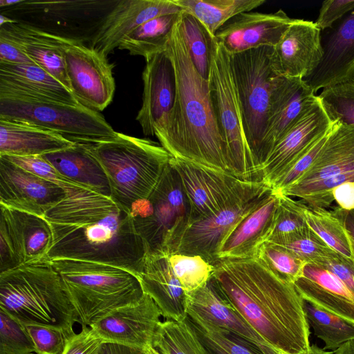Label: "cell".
Here are the masks:
<instances>
[{"mask_svg":"<svg viewBox=\"0 0 354 354\" xmlns=\"http://www.w3.org/2000/svg\"><path fill=\"white\" fill-rule=\"evenodd\" d=\"M190 204L189 224L222 207L244 182L232 174L172 158Z\"/></svg>","mask_w":354,"mask_h":354,"instance_id":"16","label":"cell"},{"mask_svg":"<svg viewBox=\"0 0 354 354\" xmlns=\"http://www.w3.org/2000/svg\"><path fill=\"white\" fill-rule=\"evenodd\" d=\"M280 194L271 189L261 203L232 230L223 243L217 260L255 258L274 225Z\"/></svg>","mask_w":354,"mask_h":354,"instance_id":"28","label":"cell"},{"mask_svg":"<svg viewBox=\"0 0 354 354\" xmlns=\"http://www.w3.org/2000/svg\"><path fill=\"white\" fill-rule=\"evenodd\" d=\"M280 194L274 225L267 241L296 233L306 227L301 201Z\"/></svg>","mask_w":354,"mask_h":354,"instance_id":"45","label":"cell"},{"mask_svg":"<svg viewBox=\"0 0 354 354\" xmlns=\"http://www.w3.org/2000/svg\"><path fill=\"white\" fill-rule=\"evenodd\" d=\"M187 319L211 354H264L240 336L210 324L192 314Z\"/></svg>","mask_w":354,"mask_h":354,"instance_id":"38","label":"cell"},{"mask_svg":"<svg viewBox=\"0 0 354 354\" xmlns=\"http://www.w3.org/2000/svg\"><path fill=\"white\" fill-rule=\"evenodd\" d=\"M329 132L317 140L301 155H300L273 183L271 188L279 192L292 185L300 179L311 167L314 160L316 159L328 137Z\"/></svg>","mask_w":354,"mask_h":354,"instance_id":"48","label":"cell"},{"mask_svg":"<svg viewBox=\"0 0 354 354\" xmlns=\"http://www.w3.org/2000/svg\"><path fill=\"white\" fill-rule=\"evenodd\" d=\"M92 150L107 176L111 198L129 212L135 202L149 198L173 158L151 140L118 132Z\"/></svg>","mask_w":354,"mask_h":354,"instance_id":"6","label":"cell"},{"mask_svg":"<svg viewBox=\"0 0 354 354\" xmlns=\"http://www.w3.org/2000/svg\"><path fill=\"white\" fill-rule=\"evenodd\" d=\"M257 258L277 276L292 283L302 275L306 265L286 248L268 241L261 245Z\"/></svg>","mask_w":354,"mask_h":354,"instance_id":"43","label":"cell"},{"mask_svg":"<svg viewBox=\"0 0 354 354\" xmlns=\"http://www.w3.org/2000/svg\"><path fill=\"white\" fill-rule=\"evenodd\" d=\"M323 57L304 79L315 93L319 89L354 78V10L322 39Z\"/></svg>","mask_w":354,"mask_h":354,"instance_id":"23","label":"cell"},{"mask_svg":"<svg viewBox=\"0 0 354 354\" xmlns=\"http://www.w3.org/2000/svg\"><path fill=\"white\" fill-rule=\"evenodd\" d=\"M66 196L63 187L0 157V205L41 217Z\"/></svg>","mask_w":354,"mask_h":354,"instance_id":"15","label":"cell"},{"mask_svg":"<svg viewBox=\"0 0 354 354\" xmlns=\"http://www.w3.org/2000/svg\"><path fill=\"white\" fill-rule=\"evenodd\" d=\"M0 63L35 64L15 41L3 35H0Z\"/></svg>","mask_w":354,"mask_h":354,"instance_id":"53","label":"cell"},{"mask_svg":"<svg viewBox=\"0 0 354 354\" xmlns=\"http://www.w3.org/2000/svg\"><path fill=\"white\" fill-rule=\"evenodd\" d=\"M332 194L339 207L347 211L354 209L353 182H346L338 185L333 189Z\"/></svg>","mask_w":354,"mask_h":354,"instance_id":"54","label":"cell"},{"mask_svg":"<svg viewBox=\"0 0 354 354\" xmlns=\"http://www.w3.org/2000/svg\"><path fill=\"white\" fill-rule=\"evenodd\" d=\"M104 342L90 326L82 327L69 336L61 354H99Z\"/></svg>","mask_w":354,"mask_h":354,"instance_id":"50","label":"cell"},{"mask_svg":"<svg viewBox=\"0 0 354 354\" xmlns=\"http://www.w3.org/2000/svg\"><path fill=\"white\" fill-rule=\"evenodd\" d=\"M334 354H354V340L348 342L337 350L333 351Z\"/></svg>","mask_w":354,"mask_h":354,"instance_id":"57","label":"cell"},{"mask_svg":"<svg viewBox=\"0 0 354 354\" xmlns=\"http://www.w3.org/2000/svg\"><path fill=\"white\" fill-rule=\"evenodd\" d=\"M317 95L297 121L275 145L263 165L261 180L270 187L273 183L313 142L333 127Z\"/></svg>","mask_w":354,"mask_h":354,"instance_id":"17","label":"cell"},{"mask_svg":"<svg viewBox=\"0 0 354 354\" xmlns=\"http://www.w3.org/2000/svg\"><path fill=\"white\" fill-rule=\"evenodd\" d=\"M59 273L82 327L92 324L144 295L140 279L131 272L102 263L50 260Z\"/></svg>","mask_w":354,"mask_h":354,"instance_id":"5","label":"cell"},{"mask_svg":"<svg viewBox=\"0 0 354 354\" xmlns=\"http://www.w3.org/2000/svg\"><path fill=\"white\" fill-rule=\"evenodd\" d=\"M144 354H160L159 352L155 349L152 345H149L143 349Z\"/></svg>","mask_w":354,"mask_h":354,"instance_id":"61","label":"cell"},{"mask_svg":"<svg viewBox=\"0 0 354 354\" xmlns=\"http://www.w3.org/2000/svg\"><path fill=\"white\" fill-rule=\"evenodd\" d=\"M167 51L174 68L176 96L165 129L157 138L160 144L174 158L228 172L209 81L192 62L178 19Z\"/></svg>","mask_w":354,"mask_h":354,"instance_id":"3","label":"cell"},{"mask_svg":"<svg viewBox=\"0 0 354 354\" xmlns=\"http://www.w3.org/2000/svg\"><path fill=\"white\" fill-rule=\"evenodd\" d=\"M0 98L79 104L66 86L35 64L0 63Z\"/></svg>","mask_w":354,"mask_h":354,"instance_id":"25","label":"cell"},{"mask_svg":"<svg viewBox=\"0 0 354 354\" xmlns=\"http://www.w3.org/2000/svg\"><path fill=\"white\" fill-rule=\"evenodd\" d=\"M212 281L225 299L279 354H304L310 329L304 299L294 284L258 258L221 259L214 263Z\"/></svg>","mask_w":354,"mask_h":354,"instance_id":"2","label":"cell"},{"mask_svg":"<svg viewBox=\"0 0 354 354\" xmlns=\"http://www.w3.org/2000/svg\"><path fill=\"white\" fill-rule=\"evenodd\" d=\"M301 203L307 225L333 250L354 261L347 232L333 209L313 208L301 201Z\"/></svg>","mask_w":354,"mask_h":354,"instance_id":"37","label":"cell"},{"mask_svg":"<svg viewBox=\"0 0 354 354\" xmlns=\"http://www.w3.org/2000/svg\"><path fill=\"white\" fill-rule=\"evenodd\" d=\"M73 142L47 129L0 118V156H34L63 150Z\"/></svg>","mask_w":354,"mask_h":354,"instance_id":"32","label":"cell"},{"mask_svg":"<svg viewBox=\"0 0 354 354\" xmlns=\"http://www.w3.org/2000/svg\"><path fill=\"white\" fill-rule=\"evenodd\" d=\"M346 182L354 183V170L319 182L301 193L297 198L309 207L327 209L334 201L333 189Z\"/></svg>","mask_w":354,"mask_h":354,"instance_id":"47","label":"cell"},{"mask_svg":"<svg viewBox=\"0 0 354 354\" xmlns=\"http://www.w3.org/2000/svg\"><path fill=\"white\" fill-rule=\"evenodd\" d=\"M178 21L194 65L200 75L208 80L215 37L196 17L183 10Z\"/></svg>","mask_w":354,"mask_h":354,"instance_id":"39","label":"cell"},{"mask_svg":"<svg viewBox=\"0 0 354 354\" xmlns=\"http://www.w3.org/2000/svg\"><path fill=\"white\" fill-rule=\"evenodd\" d=\"M24 326L34 343L36 354H61L67 339L75 333L46 326Z\"/></svg>","mask_w":354,"mask_h":354,"instance_id":"46","label":"cell"},{"mask_svg":"<svg viewBox=\"0 0 354 354\" xmlns=\"http://www.w3.org/2000/svg\"><path fill=\"white\" fill-rule=\"evenodd\" d=\"M187 295V315L192 314L258 346L264 354H279L271 348L239 313L221 295L210 280Z\"/></svg>","mask_w":354,"mask_h":354,"instance_id":"27","label":"cell"},{"mask_svg":"<svg viewBox=\"0 0 354 354\" xmlns=\"http://www.w3.org/2000/svg\"><path fill=\"white\" fill-rule=\"evenodd\" d=\"M151 345L160 354H211L187 317L182 322H161Z\"/></svg>","mask_w":354,"mask_h":354,"instance_id":"36","label":"cell"},{"mask_svg":"<svg viewBox=\"0 0 354 354\" xmlns=\"http://www.w3.org/2000/svg\"><path fill=\"white\" fill-rule=\"evenodd\" d=\"M0 35L15 41L37 65L71 91L65 53L71 46L77 43V40L17 22L0 26Z\"/></svg>","mask_w":354,"mask_h":354,"instance_id":"26","label":"cell"},{"mask_svg":"<svg viewBox=\"0 0 354 354\" xmlns=\"http://www.w3.org/2000/svg\"><path fill=\"white\" fill-rule=\"evenodd\" d=\"M271 189L263 182L244 181L222 207L188 225L175 253L214 263L227 237Z\"/></svg>","mask_w":354,"mask_h":354,"instance_id":"11","label":"cell"},{"mask_svg":"<svg viewBox=\"0 0 354 354\" xmlns=\"http://www.w3.org/2000/svg\"><path fill=\"white\" fill-rule=\"evenodd\" d=\"M272 49L273 46H264L238 53H229L242 114L243 132L259 177L258 159L271 98L281 77L272 67Z\"/></svg>","mask_w":354,"mask_h":354,"instance_id":"8","label":"cell"},{"mask_svg":"<svg viewBox=\"0 0 354 354\" xmlns=\"http://www.w3.org/2000/svg\"><path fill=\"white\" fill-rule=\"evenodd\" d=\"M130 213L148 254L169 256L176 252L189 225L190 204L180 178L170 163L149 198L135 202Z\"/></svg>","mask_w":354,"mask_h":354,"instance_id":"7","label":"cell"},{"mask_svg":"<svg viewBox=\"0 0 354 354\" xmlns=\"http://www.w3.org/2000/svg\"><path fill=\"white\" fill-rule=\"evenodd\" d=\"M34 343L26 327L0 309V354H34Z\"/></svg>","mask_w":354,"mask_h":354,"instance_id":"44","label":"cell"},{"mask_svg":"<svg viewBox=\"0 0 354 354\" xmlns=\"http://www.w3.org/2000/svg\"><path fill=\"white\" fill-rule=\"evenodd\" d=\"M22 169L62 187L72 184L63 177L57 170L42 156H0ZM74 185V184H73Z\"/></svg>","mask_w":354,"mask_h":354,"instance_id":"49","label":"cell"},{"mask_svg":"<svg viewBox=\"0 0 354 354\" xmlns=\"http://www.w3.org/2000/svg\"><path fill=\"white\" fill-rule=\"evenodd\" d=\"M17 21L12 19H10L3 15H0V26L8 24L16 23Z\"/></svg>","mask_w":354,"mask_h":354,"instance_id":"60","label":"cell"},{"mask_svg":"<svg viewBox=\"0 0 354 354\" xmlns=\"http://www.w3.org/2000/svg\"><path fill=\"white\" fill-rule=\"evenodd\" d=\"M171 268L185 292L205 285L212 277L214 266L199 255L174 253L168 256Z\"/></svg>","mask_w":354,"mask_h":354,"instance_id":"41","label":"cell"},{"mask_svg":"<svg viewBox=\"0 0 354 354\" xmlns=\"http://www.w3.org/2000/svg\"><path fill=\"white\" fill-rule=\"evenodd\" d=\"M161 316L155 301L145 293L138 302L113 311L90 327L104 342L143 350L151 345Z\"/></svg>","mask_w":354,"mask_h":354,"instance_id":"18","label":"cell"},{"mask_svg":"<svg viewBox=\"0 0 354 354\" xmlns=\"http://www.w3.org/2000/svg\"><path fill=\"white\" fill-rule=\"evenodd\" d=\"M0 309L24 326L74 331L78 315L50 260L0 272Z\"/></svg>","mask_w":354,"mask_h":354,"instance_id":"4","label":"cell"},{"mask_svg":"<svg viewBox=\"0 0 354 354\" xmlns=\"http://www.w3.org/2000/svg\"><path fill=\"white\" fill-rule=\"evenodd\" d=\"M304 80L281 76L271 98L266 131L258 159L260 171L275 145L287 133L315 97Z\"/></svg>","mask_w":354,"mask_h":354,"instance_id":"20","label":"cell"},{"mask_svg":"<svg viewBox=\"0 0 354 354\" xmlns=\"http://www.w3.org/2000/svg\"><path fill=\"white\" fill-rule=\"evenodd\" d=\"M323 54L321 30L315 22L293 19L273 46L272 64L280 76L304 80L319 65Z\"/></svg>","mask_w":354,"mask_h":354,"instance_id":"19","label":"cell"},{"mask_svg":"<svg viewBox=\"0 0 354 354\" xmlns=\"http://www.w3.org/2000/svg\"><path fill=\"white\" fill-rule=\"evenodd\" d=\"M65 64L71 91L77 102L97 111L106 108L115 90L107 56L78 41L66 50Z\"/></svg>","mask_w":354,"mask_h":354,"instance_id":"13","label":"cell"},{"mask_svg":"<svg viewBox=\"0 0 354 354\" xmlns=\"http://www.w3.org/2000/svg\"><path fill=\"white\" fill-rule=\"evenodd\" d=\"M179 15H165L147 21L127 35L118 48L127 50L131 55L142 56L145 60L165 50Z\"/></svg>","mask_w":354,"mask_h":354,"instance_id":"33","label":"cell"},{"mask_svg":"<svg viewBox=\"0 0 354 354\" xmlns=\"http://www.w3.org/2000/svg\"><path fill=\"white\" fill-rule=\"evenodd\" d=\"M63 187L65 198L44 216L53 232L49 260L102 263L140 278L148 250L130 212L111 197L83 187Z\"/></svg>","mask_w":354,"mask_h":354,"instance_id":"1","label":"cell"},{"mask_svg":"<svg viewBox=\"0 0 354 354\" xmlns=\"http://www.w3.org/2000/svg\"><path fill=\"white\" fill-rule=\"evenodd\" d=\"M354 10V0H326L319 10L316 25L322 30L331 28L338 19Z\"/></svg>","mask_w":354,"mask_h":354,"instance_id":"52","label":"cell"},{"mask_svg":"<svg viewBox=\"0 0 354 354\" xmlns=\"http://www.w3.org/2000/svg\"><path fill=\"white\" fill-rule=\"evenodd\" d=\"M140 281L145 293L158 306L166 320L184 321L187 295L170 265L168 256L148 254Z\"/></svg>","mask_w":354,"mask_h":354,"instance_id":"29","label":"cell"},{"mask_svg":"<svg viewBox=\"0 0 354 354\" xmlns=\"http://www.w3.org/2000/svg\"><path fill=\"white\" fill-rule=\"evenodd\" d=\"M304 354H334L333 351H327L325 349L320 348L317 345L313 344L309 347L308 351Z\"/></svg>","mask_w":354,"mask_h":354,"instance_id":"58","label":"cell"},{"mask_svg":"<svg viewBox=\"0 0 354 354\" xmlns=\"http://www.w3.org/2000/svg\"><path fill=\"white\" fill-rule=\"evenodd\" d=\"M293 284L304 300L354 322V293L326 268L306 263Z\"/></svg>","mask_w":354,"mask_h":354,"instance_id":"30","label":"cell"},{"mask_svg":"<svg viewBox=\"0 0 354 354\" xmlns=\"http://www.w3.org/2000/svg\"><path fill=\"white\" fill-rule=\"evenodd\" d=\"M142 74V102L136 116L145 136L164 131L176 96V76L167 48L146 59Z\"/></svg>","mask_w":354,"mask_h":354,"instance_id":"14","label":"cell"},{"mask_svg":"<svg viewBox=\"0 0 354 354\" xmlns=\"http://www.w3.org/2000/svg\"><path fill=\"white\" fill-rule=\"evenodd\" d=\"M353 170L354 126L335 122L308 170L296 183L279 192L297 197L319 182Z\"/></svg>","mask_w":354,"mask_h":354,"instance_id":"24","label":"cell"},{"mask_svg":"<svg viewBox=\"0 0 354 354\" xmlns=\"http://www.w3.org/2000/svg\"><path fill=\"white\" fill-rule=\"evenodd\" d=\"M317 96L333 123L354 126V78L324 88Z\"/></svg>","mask_w":354,"mask_h":354,"instance_id":"40","label":"cell"},{"mask_svg":"<svg viewBox=\"0 0 354 354\" xmlns=\"http://www.w3.org/2000/svg\"><path fill=\"white\" fill-rule=\"evenodd\" d=\"M208 81L217 125L225 147L228 172L243 181L261 182L243 132L230 54L216 39Z\"/></svg>","mask_w":354,"mask_h":354,"instance_id":"9","label":"cell"},{"mask_svg":"<svg viewBox=\"0 0 354 354\" xmlns=\"http://www.w3.org/2000/svg\"><path fill=\"white\" fill-rule=\"evenodd\" d=\"M315 264L333 272L354 293V261L333 250L326 258Z\"/></svg>","mask_w":354,"mask_h":354,"instance_id":"51","label":"cell"},{"mask_svg":"<svg viewBox=\"0 0 354 354\" xmlns=\"http://www.w3.org/2000/svg\"><path fill=\"white\" fill-rule=\"evenodd\" d=\"M304 310L309 327L324 343V349L337 350L354 340V322L304 300Z\"/></svg>","mask_w":354,"mask_h":354,"instance_id":"35","label":"cell"},{"mask_svg":"<svg viewBox=\"0 0 354 354\" xmlns=\"http://www.w3.org/2000/svg\"><path fill=\"white\" fill-rule=\"evenodd\" d=\"M93 145L75 143L68 148L42 156L71 183L111 197L107 176L93 152Z\"/></svg>","mask_w":354,"mask_h":354,"instance_id":"31","label":"cell"},{"mask_svg":"<svg viewBox=\"0 0 354 354\" xmlns=\"http://www.w3.org/2000/svg\"><path fill=\"white\" fill-rule=\"evenodd\" d=\"M181 9L196 17L215 37L216 31L234 16L250 12L266 0H173Z\"/></svg>","mask_w":354,"mask_h":354,"instance_id":"34","label":"cell"},{"mask_svg":"<svg viewBox=\"0 0 354 354\" xmlns=\"http://www.w3.org/2000/svg\"><path fill=\"white\" fill-rule=\"evenodd\" d=\"M292 20L281 9L272 13L244 12L222 26L215 38L230 54L260 46H274Z\"/></svg>","mask_w":354,"mask_h":354,"instance_id":"21","label":"cell"},{"mask_svg":"<svg viewBox=\"0 0 354 354\" xmlns=\"http://www.w3.org/2000/svg\"><path fill=\"white\" fill-rule=\"evenodd\" d=\"M268 242L286 248L306 263H317L333 251L308 226L296 233Z\"/></svg>","mask_w":354,"mask_h":354,"instance_id":"42","label":"cell"},{"mask_svg":"<svg viewBox=\"0 0 354 354\" xmlns=\"http://www.w3.org/2000/svg\"><path fill=\"white\" fill-rule=\"evenodd\" d=\"M0 118L47 129L75 143L96 145L118 135L102 114L80 103L0 98Z\"/></svg>","mask_w":354,"mask_h":354,"instance_id":"10","label":"cell"},{"mask_svg":"<svg viewBox=\"0 0 354 354\" xmlns=\"http://www.w3.org/2000/svg\"><path fill=\"white\" fill-rule=\"evenodd\" d=\"M183 11L173 0H122L106 15L91 47L106 56L137 27L161 15Z\"/></svg>","mask_w":354,"mask_h":354,"instance_id":"22","label":"cell"},{"mask_svg":"<svg viewBox=\"0 0 354 354\" xmlns=\"http://www.w3.org/2000/svg\"><path fill=\"white\" fill-rule=\"evenodd\" d=\"M336 214L342 221L345 229L349 237L353 257L354 259V209L351 211L344 210L338 206L333 208Z\"/></svg>","mask_w":354,"mask_h":354,"instance_id":"56","label":"cell"},{"mask_svg":"<svg viewBox=\"0 0 354 354\" xmlns=\"http://www.w3.org/2000/svg\"><path fill=\"white\" fill-rule=\"evenodd\" d=\"M99 354H144L143 350L121 344L104 342Z\"/></svg>","mask_w":354,"mask_h":354,"instance_id":"55","label":"cell"},{"mask_svg":"<svg viewBox=\"0 0 354 354\" xmlns=\"http://www.w3.org/2000/svg\"><path fill=\"white\" fill-rule=\"evenodd\" d=\"M26 2L24 0H0V6H12Z\"/></svg>","mask_w":354,"mask_h":354,"instance_id":"59","label":"cell"},{"mask_svg":"<svg viewBox=\"0 0 354 354\" xmlns=\"http://www.w3.org/2000/svg\"><path fill=\"white\" fill-rule=\"evenodd\" d=\"M0 209V272L48 259L53 232L46 218L1 205Z\"/></svg>","mask_w":354,"mask_h":354,"instance_id":"12","label":"cell"}]
</instances>
